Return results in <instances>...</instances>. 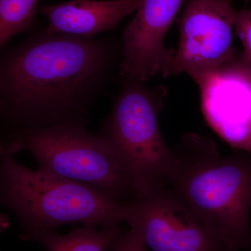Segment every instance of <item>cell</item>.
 <instances>
[{"mask_svg": "<svg viewBox=\"0 0 251 251\" xmlns=\"http://www.w3.org/2000/svg\"><path fill=\"white\" fill-rule=\"evenodd\" d=\"M110 251H148L141 237L133 230L122 231L112 244Z\"/></svg>", "mask_w": 251, "mask_h": 251, "instance_id": "5bb4252c", "label": "cell"}, {"mask_svg": "<svg viewBox=\"0 0 251 251\" xmlns=\"http://www.w3.org/2000/svg\"><path fill=\"white\" fill-rule=\"evenodd\" d=\"M143 1L70 0L43 5L39 11L49 21L46 33H62L92 40L97 34L116 28Z\"/></svg>", "mask_w": 251, "mask_h": 251, "instance_id": "30bf717a", "label": "cell"}, {"mask_svg": "<svg viewBox=\"0 0 251 251\" xmlns=\"http://www.w3.org/2000/svg\"><path fill=\"white\" fill-rule=\"evenodd\" d=\"M39 0H0V49L32 26Z\"/></svg>", "mask_w": 251, "mask_h": 251, "instance_id": "7c38bea8", "label": "cell"}, {"mask_svg": "<svg viewBox=\"0 0 251 251\" xmlns=\"http://www.w3.org/2000/svg\"><path fill=\"white\" fill-rule=\"evenodd\" d=\"M126 80L99 134L123 158L138 193L162 184L174 167L176 156L163 138L158 123L164 90Z\"/></svg>", "mask_w": 251, "mask_h": 251, "instance_id": "5b68a950", "label": "cell"}, {"mask_svg": "<svg viewBox=\"0 0 251 251\" xmlns=\"http://www.w3.org/2000/svg\"><path fill=\"white\" fill-rule=\"evenodd\" d=\"M122 230L119 224L103 227L82 226L66 234L55 230L39 231L24 240L39 243L47 251H110Z\"/></svg>", "mask_w": 251, "mask_h": 251, "instance_id": "8fae6325", "label": "cell"}, {"mask_svg": "<svg viewBox=\"0 0 251 251\" xmlns=\"http://www.w3.org/2000/svg\"><path fill=\"white\" fill-rule=\"evenodd\" d=\"M232 0H188L179 18V43L164 77L186 73L198 86L235 58Z\"/></svg>", "mask_w": 251, "mask_h": 251, "instance_id": "8992f818", "label": "cell"}, {"mask_svg": "<svg viewBox=\"0 0 251 251\" xmlns=\"http://www.w3.org/2000/svg\"><path fill=\"white\" fill-rule=\"evenodd\" d=\"M114 60L105 40L36 34L0 59V115L9 133L89 122Z\"/></svg>", "mask_w": 251, "mask_h": 251, "instance_id": "6da1fadb", "label": "cell"}, {"mask_svg": "<svg viewBox=\"0 0 251 251\" xmlns=\"http://www.w3.org/2000/svg\"><path fill=\"white\" fill-rule=\"evenodd\" d=\"M127 202L87 185L31 170L14 155L0 158V209H9L15 216L23 240L64 225L120 224L125 222Z\"/></svg>", "mask_w": 251, "mask_h": 251, "instance_id": "3957f363", "label": "cell"}, {"mask_svg": "<svg viewBox=\"0 0 251 251\" xmlns=\"http://www.w3.org/2000/svg\"><path fill=\"white\" fill-rule=\"evenodd\" d=\"M250 247H251V246H250Z\"/></svg>", "mask_w": 251, "mask_h": 251, "instance_id": "e0dca14e", "label": "cell"}, {"mask_svg": "<svg viewBox=\"0 0 251 251\" xmlns=\"http://www.w3.org/2000/svg\"><path fill=\"white\" fill-rule=\"evenodd\" d=\"M234 29L244 47L242 57L251 64V9L237 10Z\"/></svg>", "mask_w": 251, "mask_h": 251, "instance_id": "4fadbf2b", "label": "cell"}, {"mask_svg": "<svg viewBox=\"0 0 251 251\" xmlns=\"http://www.w3.org/2000/svg\"><path fill=\"white\" fill-rule=\"evenodd\" d=\"M176 163L162 184L171 188L226 251L251 244V151L220 154L211 138L184 135Z\"/></svg>", "mask_w": 251, "mask_h": 251, "instance_id": "7a4b0ae2", "label": "cell"}, {"mask_svg": "<svg viewBox=\"0 0 251 251\" xmlns=\"http://www.w3.org/2000/svg\"><path fill=\"white\" fill-rule=\"evenodd\" d=\"M199 87L211 126L237 150L251 151V64L235 57Z\"/></svg>", "mask_w": 251, "mask_h": 251, "instance_id": "ba28073f", "label": "cell"}, {"mask_svg": "<svg viewBox=\"0 0 251 251\" xmlns=\"http://www.w3.org/2000/svg\"><path fill=\"white\" fill-rule=\"evenodd\" d=\"M2 110V103L0 100V113ZM21 151L19 145L14 141H0V158L6 155H16Z\"/></svg>", "mask_w": 251, "mask_h": 251, "instance_id": "9a60e30c", "label": "cell"}, {"mask_svg": "<svg viewBox=\"0 0 251 251\" xmlns=\"http://www.w3.org/2000/svg\"><path fill=\"white\" fill-rule=\"evenodd\" d=\"M9 227V216L0 213V232L6 230Z\"/></svg>", "mask_w": 251, "mask_h": 251, "instance_id": "2e32d148", "label": "cell"}, {"mask_svg": "<svg viewBox=\"0 0 251 251\" xmlns=\"http://www.w3.org/2000/svg\"><path fill=\"white\" fill-rule=\"evenodd\" d=\"M125 222L152 251H226L163 184L150 186L128 201Z\"/></svg>", "mask_w": 251, "mask_h": 251, "instance_id": "52a82bcc", "label": "cell"}, {"mask_svg": "<svg viewBox=\"0 0 251 251\" xmlns=\"http://www.w3.org/2000/svg\"><path fill=\"white\" fill-rule=\"evenodd\" d=\"M80 124L16 130L4 141H14L34 157L38 171L87 185L107 197L127 202L137 193L123 158L101 135Z\"/></svg>", "mask_w": 251, "mask_h": 251, "instance_id": "277c9868", "label": "cell"}, {"mask_svg": "<svg viewBox=\"0 0 251 251\" xmlns=\"http://www.w3.org/2000/svg\"><path fill=\"white\" fill-rule=\"evenodd\" d=\"M184 0H143L122 37L120 74L145 82L164 75L175 50L164 46L166 36Z\"/></svg>", "mask_w": 251, "mask_h": 251, "instance_id": "9c48e42d", "label": "cell"}]
</instances>
